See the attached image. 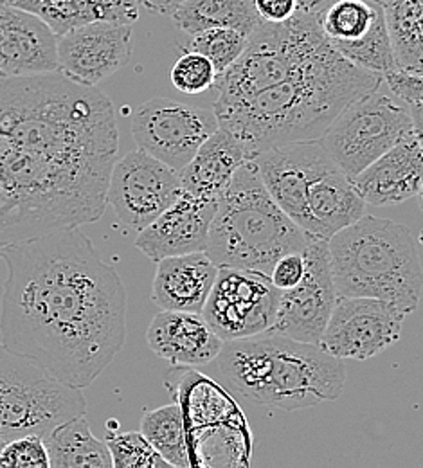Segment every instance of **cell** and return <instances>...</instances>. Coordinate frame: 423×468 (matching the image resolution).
<instances>
[{"instance_id": "32", "label": "cell", "mask_w": 423, "mask_h": 468, "mask_svg": "<svg viewBox=\"0 0 423 468\" xmlns=\"http://www.w3.org/2000/svg\"><path fill=\"white\" fill-rule=\"evenodd\" d=\"M170 78L174 87L182 94L198 96L217 85L218 70L207 57L196 51H185L174 63Z\"/></svg>"}, {"instance_id": "4", "label": "cell", "mask_w": 423, "mask_h": 468, "mask_svg": "<svg viewBox=\"0 0 423 468\" xmlns=\"http://www.w3.org/2000/svg\"><path fill=\"white\" fill-rule=\"evenodd\" d=\"M213 362L238 395L272 410H300L337 400L346 384L341 358L319 345L270 332L224 343Z\"/></svg>"}, {"instance_id": "40", "label": "cell", "mask_w": 423, "mask_h": 468, "mask_svg": "<svg viewBox=\"0 0 423 468\" xmlns=\"http://www.w3.org/2000/svg\"><path fill=\"white\" fill-rule=\"evenodd\" d=\"M4 445H5V441L0 438V452H2V449H4Z\"/></svg>"}, {"instance_id": "21", "label": "cell", "mask_w": 423, "mask_h": 468, "mask_svg": "<svg viewBox=\"0 0 423 468\" xmlns=\"http://www.w3.org/2000/svg\"><path fill=\"white\" fill-rule=\"evenodd\" d=\"M218 274L206 250L170 256L157 261L152 301L161 310L200 314Z\"/></svg>"}, {"instance_id": "8", "label": "cell", "mask_w": 423, "mask_h": 468, "mask_svg": "<svg viewBox=\"0 0 423 468\" xmlns=\"http://www.w3.org/2000/svg\"><path fill=\"white\" fill-rule=\"evenodd\" d=\"M411 133L409 105L376 89L346 105L321 141L335 165L354 178Z\"/></svg>"}, {"instance_id": "36", "label": "cell", "mask_w": 423, "mask_h": 468, "mask_svg": "<svg viewBox=\"0 0 423 468\" xmlns=\"http://www.w3.org/2000/svg\"><path fill=\"white\" fill-rule=\"evenodd\" d=\"M263 22H285L298 13V0H254Z\"/></svg>"}, {"instance_id": "18", "label": "cell", "mask_w": 423, "mask_h": 468, "mask_svg": "<svg viewBox=\"0 0 423 468\" xmlns=\"http://www.w3.org/2000/svg\"><path fill=\"white\" fill-rule=\"evenodd\" d=\"M218 200L181 197L148 228L139 231L135 247L152 261L206 250Z\"/></svg>"}, {"instance_id": "3", "label": "cell", "mask_w": 423, "mask_h": 468, "mask_svg": "<svg viewBox=\"0 0 423 468\" xmlns=\"http://www.w3.org/2000/svg\"><path fill=\"white\" fill-rule=\"evenodd\" d=\"M382 83V74L352 63L333 48L256 94L213 105V112L252 159L274 146L323 137L346 105Z\"/></svg>"}, {"instance_id": "2", "label": "cell", "mask_w": 423, "mask_h": 468, "mask_svg": "<svg viewBox=\"0 0 423 468\" xmlns=\"http://www.w3.org/2000/svg\"><path fill=\"white\" fill-rule=\"evenodd\" d=\"M0 260L7 265L2 343L67 386H92L126 341L120 272L79 228L0 247Z\"/></svg>"}, {"instance_id": "20", "label": "cell", "mask_w": 423, "mask_h": 468, "mask_svg": "<svg viewBox=\"0 0 423 468\" xmlns=\"http://www.w3.org/2000/svg\"><path fill=\"white\" fill-rule=\"evenodd\" d=\"M146 343L157 356L179 367L211 364L224 341L211 330L202 314L161 310L148 326Z\"/></svg>"}, {"instance_id": "34", "label": "cell", "mask_w": 423, "mask_h": 468, "mask_svg": "<svg viewBox=\"0 0 423 468\" xmlns=\"http://www.w3.org/2000/svg\"><path fill=\"white\" fill-rule=\"evenodd\" d=\"M384 81L391 89L393 96L407 105L423 103V74L395 69L384 74Z\"/></svg>"}, {"instance_id": "35", "label": "cell", "mask_w": 423, "mask_h": 468, "mask_svg": "<svg viewBox=\"0 0 423 468\" xmlns=\"http://www.w3.org/2000/svg\"><path fill=\"white\" fill-rule=\"evenodd\" d=\"M304 276V256L302 252H289L281 256L270 272V282L274 287L283 292L294 289Z\"/></svg>"}, {"instance_id": "5", "label": "cell", "mask_w": 423, "mask_h": 468, "mask_svg": "<svg viewBox=\"0 0 423 468\" xmlns=\"http://www.w3.org/2000/svg\"><path fill=\"white\" fill-rule=\"evenodd\" d=\"M339 295L376 297L413 314L422 299L423 269L411 231L364 215L328 239Z\"/></svg>"}, {"instance_id": "31", "label": "cell", "mask_w": 423, "mask_h": 468, "mask_svg": "<svg viewBox=\"0 0 423 468\" xmlns=\"http://www.w3.org/2000/svg\"><path fill=\"white\" fill-rule=\"evenodd\" d=\"M249 37L231 27H211L191 35L187 51H196L213 61L218 76L237 63L247 48Z\"/></svg>"}, {"instance_id": "11", "label": "cell", "mask_w": 423, "mask_h": 468, "mask_svg": "<svg viewBox=\"0 0 423 468\" xmlns=\"http://www.w3.org/2000/svg\"><path fill=\"white\" fill-rule=\"evenodd\" d=\"M181 172L137 148L118 161L111 172L107 204L122 224L143 231L181 197Z\"/></svg>"}, {"instance_id": "37", "label": "cell", "mask_w": 423, "mask_h": 468, "mask_svg": "<svg viewBox=\"0 0 423 468\" xmlns=\"http://www.w3.org/2000/svg\"><path fill=\"white\" fill-rule=\"evenodd\" d=\"M185 0H139L143 7L157 15H174Z\"/></svg>"}, {"instance_id": "7", "label": "cell", "mask_w": 423, "mask_h": 468, "mask_svg": "<svg viewBox=\"0 0 423 468\" xmlns=\"http://www.w3.org/2000/svg\"><path fill=\"white\" fill-rule=\"evenodd\" d=\"M83 389L63 384L37 360L0 341V438L44 436L65 420L85 414Z\"/></svg>"}, {"instance_id": "9", "label": "cell", "mask_w": 423, "mask_h": 468, "mask_svg": "<svg viewBox=\"0 0 423 468\" xmlns=\"http://www.w3.org/2000/svg\"><path fill=\"white\" fill-rule=\"evenodd\" d=\"M280 295L270 278L261 272L218 267L200 314L224 343L245 339L272 328Z\"/></svg>"}, {"instance_id": "13", "label": "cell", "mask_w": 423, "mask_h": 468, "mask_svg": "<svg viewBox=\"0 0 423 468\" xmlns=\"http://www.w3.org/2000/svg\"><path fill=\"white\" fill-rule=\"evenodd\" d=\"M404 319L387 301L339 295L319 346L341 360H367L400 341Z\"/></svg>"}, {"instance_id": "14", "label": "cell", "mask_w": 423, "mask_h": 468, "mask_svg": "<svg viewBox=\"0 0 423 468\" xmlns=\"http://www.w3.org/2000/svg\"><path fill=\"white\" fill-rule=\"evenodd\" d=\"M319 22L332 46L352 63L382 76L398 69L382 2L335 0Z\"/></svg>"}, {"instance_id": "26", "label": "cell", "mask_w": 423, "mask_h": 468, "mask_svg": "<svg viewBox=\"0 0 423 468\" xmlns=\"http://www.w3.org/2000/svg\"><path fill=\"white\" fill-rule=\"evenodd\" d=\"M42 438L51 468L114 467L107 443L92 434L85 414L61 421Z\"/></svg>"}, {"instance_id": "24", "label": "cell", "mask_w": 423, "mask_h": 468, "mask_svg": "<svg viewBox=\"0 0 423 468\" xmlns=\"http://www.w3.org/2000/svg\"><path fill=\"white\" fill-rule=\"evenodd\" d=\"M177 397V404L181 406L184 416L191 463V454L211 432V429L218 425H229L231 416L238 414L240 410L222 388H218L211 378H206L195 371L185 373L179 380Z\"/></svg>"}, {"instance_id": "30", "label": "cell", "mask_w": 423, "mask_h": 468, "mask_svg": "<svg viewBox=\"0 0 423 468\" xmlns=\"http://www.w3.org/2000/svg\"><path fill=\"white\" fill-rule=\"evenodd\" d=\"M105 443L116 468H164L170 467L153 445L139 432H120L118 421H109Z\"/></svg>"}, {"instance_id": "41", "label": "cell", "mask_w": 423, "mask_h": 468, "mask_svg": "<svg viewBox=\"0 0 423 468\" xmlns=\"http://www.w3.org/2000/svg\"><path fill=\"white\" fill-rule=\"evenodd\" d=\"M371 2H382V0H371Z\"/></svg>"}, {"instance_id": "1", "label": "cell", "mask_w": 423, "mask_h": 468, "mask_svg": "<svg viewBox=\"0 0 423 468\" xmlns=\"http://www.w3.org/2000/svg\"><path fill=\"white\" fill-rule=\"evenodd\" d=\"M118 150L116 109L96 87L0 76V247L100 220Z\"/></svg>"}, {"instance_id": "25", "label": "cell", "mask_w": 423, "mask_h": 468, "mask_svg": "<svg viewBox=\"0 0 423 468\" xmlns=\"http://www.w3.org/2000/svg\"><path fill=\"white\" fill-rule=\"evenodd\" d=\"M42 18L61 37L90 22L133 24L139 16L137 0H0Z\"/></svg>"}, {"instance_id": "22", "label": "cell", "mask_w": 423, "mask_h": 468, "mask_svg": "<svg viewBox=\"0 0 423 468\" xmlns=\"http://www.w3.org/2000/svg\"><path fill=\"white\" fill-rule=\"evenodd\" d=\"M247 161L242 143L226 128H218L182 170V191L196 198L218 200Z\"/></svg>"}, {"instance_id": "15", "label": "cell", "mask_w": 423, "mask_h": 468, "mask_svg": "<svg viewBox=\"0 0 423 468\" xmlns=\"http://www.w3.org/2000/svg\"><path fill=\"white\" fill-rule=\"evenodd\" d=\"M250 161L270 197L310 238L312 217L308 209V186L335 163L321 137L269 148Z\"/></svg>"}, {"instance_id": "19", "label": "cell", "mask_w": 423, "mask_h": 468, "mask_svg": "<svg viewBox=\"0 0 423 468\" xmlns=\"http://www.w3.org/2000/svg\"><path fill=\"white\" fill-rule=\"evenodd\" d=\"M352 182L364 202L376 207L397 206L417 197L423 182V154L417 135L402 139Z\"/></svg>"}, {"instance_id": "23", "label": "cell", "mask_w": 423, "mask_h": 468, "mask_svg": "<svg viewBox=\"0 0 423 468\" xmlns=\"http://www.w3.org/2000/svg\"><path fill=\"white\" fill-rule=\"evenodd\" d=\"M308 209L312 217L310 238L330 239L363 218L365 202L352 178L333 163L310 182Z\"/></svg>"}, {"instance_id": "17", "label": "cell", "mask_w": 423, "mask_h": 468, "mask_svg": "<svg viewBox=\"0 0 423 468\" xmlns=\"http://www.w3.org/2000/svg\"><path fill=\"white\" fill-rule=\"evenodd\" d=\"M58 37L33 13L0 2V76L58 72Z\"/></svg>"}, {"instance_id": "27", "label": "cell", "mask_w": 423, "mask_h": 468, "mask_svg": "<svg viewBox=\"0 0 423 468\" xmlns=\"http://www.w3.org/2000/svg\"><path fill=\"white\" fill-rule=\"evenodd\" d=\"M172 18L189 37L211 27H231L250 37L263 22L254 0H185Z\"/></svg>"}, {"instance_id": "39", "label": "cell", "mask_w": 423, "mask_h": 468, "mask_svg": "<svg viewBox=\"0 0 423 468\" xmlns=\"http://www.w3.org/2000/svg\"><path fill=\"white\" fill-rule=\"evenodd\" d=\"M409 109H411V116H413L415 135H417V139H418V143H420V148H422L423 154V103H420V105H409ZM418 197H420V204H422L423 209V182L422 189H420Z\"/></svg>"}, {"instance_id": "12", "label": "cell", "mask_w": 423, "mask_h": 468, "mask_svg": "<svg viewBox=\"0 0 423 468\" xmlns=\"http://www.w3.org/2000/svg\"><path fill=\"white\" fill-rule=\"evenodd\" d=\"M304 276L301 282L280 295V306L270 334L319 345L337 303L332 274L328 239L308 238L302 250Z\"/></svg>"}, {"instance_id": "29", "label": "cell", "mask_w": 423, "mask_h": 468, "mask_svg": "<svg viewBox=\"0 0 423 468\" xmlns=\"http://www.w3.org/2000/svg\"><path fill=\"white\" fill-rule=\"evenodd\" d=\"M141 432L170 467H191L187 434L179 404L144 412L141 418Z\"/></svg>"}, {"instance_id": "10", "label": "cell", "mask_w": 423, "mask_h": 468, "mask_svg": "<svg viewBox=\"0 0 423 468\" xmlns=\"http://www.w3.org/2000/svg\"><path fill=\"white\" fill-rule=\"evenodd\" d=\"M220 128L213 111L170 98L141 103L132 117V137L137 148L182 172L198 148Z\"/></svg>"}, {"instance_id": "16", "label": "cell", "mask_w": 423, "mask_h": 468, "mask_svg": "<svg viewBox=\"0 0 423 468\" xmlns=\"http://www.w3.org/2000/svg\"><path fill=\"white\" fill-rule=\"evenodd\" d=\"M58 72L96 87L126 65L133 49V27L116 22H90L58 37Z\"/></svg>"}, {"instance_id": "6", "label": "cell", "mask_w": 423, "mask_h": 468, "mask_svg": "<svg viewBox=\"0 0 423 468\" xmlns=\"http://www.w3.org/2000/svg\"><path fill=\"white\" fill-rule=\"evenodd\" d=\"M308 236L278 206L249 159L218 198L206 254L218 267L270 276L276 261L302 252Z\"/></svg>"}, {"instance_id": "33", "label": "cell", "mask_w": 423, "mask_h": 468, "mask_svg": "<svg viewBox=\"0 0 423 468\" xmlns=\"http://www.w3.org/2000/svg\"><path fill=\"white\" fill-rule=\"evenodd\" d=\"M0 468H51L44 438L26 434L5 441L0 452Z\"/></svg>"}, {"instance_id": "28", "label": "cell", "mask_w": 423, "mask_h": 468, "mask_svg": "<svg viewBox=\"0 0 423 468\" xmlns=\"http://www.w3.org/2000/svg\"><path fill=\"white\" fill-rule=\"evenodd\" d=\"M397 65L423 74V0H382Z\"/></svg>"}, {"instance_id": "38", "label": "cell", "mask_w": 423, "mask_h": 468, "mask_svg": "<svg viewBox=\"0 0 423 468\" xmlns=\"http://www.w3.org/2000/svg\"><path fill=\"white\" fill-rule=\"evenodd\" d=\"M333 2L335 0H298V11L319 18Z\"/></svg>"}]
</instances>
